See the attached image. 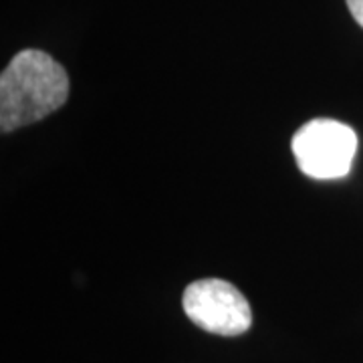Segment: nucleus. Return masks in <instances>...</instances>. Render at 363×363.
<instances>
[{
	"mask_svg": "<svg viewBox=\"0 0 363 363\" xmlns=\"http://www.w3.org/2000/svg\"><path fill=\"white\" fill-rule=\"evenodd\" d=\"M182 307L192 323L214 335H242L252 325L245 295L222 279H202L186 286Z\"/></svg>",
	"mask_w": 363,
	"mask_h": 363,
	"instance_id": "7ed1b4c3",
	"label": "nucleus"
},
{
	"mask_svg": "<svg viewBox=\"0 0 363 363\" xmlns=\"http://www.w3.org/2000/svg\"><path fill=\"white\" fill-rule=\"evenodd\" d=\"M69 97V77L51 55L16 52L0 75V128L4 133L40 121Z\"/></svg>",
	"mask_w": 363,
	"mask_h": 363,
	"instance_id": "f257e3e1",
	"label": "nucleus"
},
{
	"mask_svg": "<svg viewBox=\"0 0 363 363\" xmlns=\"http://www.w3.org/2000/svg\"><path fill=\"white\" fill-rule=\"evenodd\" d=\"M351 16L355 18V23L363 28V0H345Z\"/></svg>",
	"mask_w": 363,
	"mask_h": 363,
	"instance_id": "20e7f679",
	"label": "nucleus"
},
{
	"mask_svg": "<svg viewBox=\"0 0 363 363\" xmlns=\"http://www.w3.org/2000/svg\"><path fill=\"white\" fill-rule=\"evenodd\" d=\"M357 152V135L335 119H311L293 138L298 169L315 180L347 176Z\"/></svg>",
	"mask_w": 363,
	"mask_h": 363,
	"instance_id": "f03ea898",
	"label": "nucleus"
}]
</instances>
